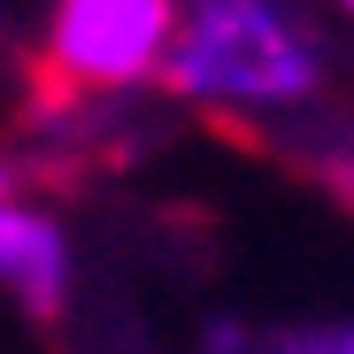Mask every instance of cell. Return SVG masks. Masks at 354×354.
Segmentation results:
<instances>
[{
  "instance_id": "8992f818",
  "label": "cell",
  "mask_w": 354,
  "mask_h": 354,
  "mask_svg": "<svg viewBox=\"0 0 354 354\" xmlns=\"http://www.w3.org/2000/svg\"><path fill=\"white\" fill-rule=\"evenodd\" d=\"M331 8H346V16H354V0H331Z\"/></svg>"
},
{
  "instance_id": "277c9868",
  "label": "cell",
  "mask_w": 354,
  "mask_h": 354,
  "mask_svg": "<svg viewBox=\"0 0 354 354\" xmlns=\"http://www.w3.org/2000/svg\"><path fill=\"white\" fill-rule=\"evenodd\" d=\"M208 354H354V324H301V331H277V339H247L239 324H216Z\"/></svg>"
},
{
  "instance_id": "5b68a950",
  "label": "cell",
  "mask_w": 354,
  "mask_h": 354,
  "mask_svg": "<svg viewBox=\"0 0 354 354\" xmlns=\"http://www.w3.org/2000/svg\"><path fill=\"white\" fill-rule=\"evenodd\" d=\"M16 193H24V169H16L8 154H0V201H16Z\"/></svg>"
},
{
  "instance_id": "6da1fadb",
  "label": "cell",
  "mask_w": 354,
  "mask_h": 354,
  "mask_svg": "<svg viewBox=\"0 0 354 354\" xmlns=\"http://www.w3.org/2000/svg\"><path fill=\"white\" fill-rule=\"evenodd\" d=\"M324 85V46L285 0H185L177 46L162 62V93L223 108V115H277Z\"/></svg>"
},
{
  "instance_id": "7a4b0ae2",
  "label": "cell",
  "mask_w": 354,
  "mask_h": 354,
  "mask_svg": "<svg viewBox=\"0 0 354 354\" xmlns=\"http://www.w3.org/2000/svg\"><path fill=\"white\" fill-rule=\"evenodd\" d=\"M185 0H54L46 8V70L70 93H139L162 85Z\"/></svg>"
},
{
  "instance_id": "3957f363",
  "label": "cell",
  "mask_w": 354,
  "mask_h": 354,
  "mask_svg": "<svg viewBox=\"0 0 354 354\" xmlns=\"http://www.w3.org/2000/svg\"><path fill=\"white\" fill-rule=\"evenodd\" d=\"M70 277H77V247L70 223L39 208V201H0V292L31 316H62L70 308Z\"/></svg>"
}]
</instances>
